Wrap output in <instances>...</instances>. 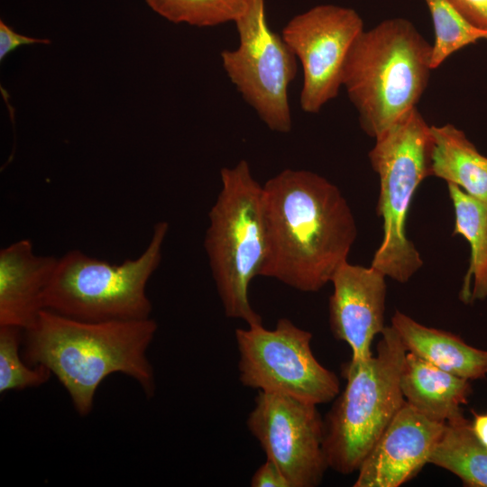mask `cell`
Listing matches in <instances>:
<instances>
[{"label":"cell","instance_id":"1","mask_svg":"<svg viewBox=\"0 0 487 487\" xmlns=\"http://www.w3.org/2000/svg\"><path fill=\"white\" fill-rule=\"evenodd\" d=\"M266 256L260 276L316 292L347 261L357 235L340 189L306 170L285 169L262 185Z\"/></svg>","mask_w":487,"mask_h":487},{"label":"cell","instance_id":"2","mask_svg":"<svg viewBox=\"0 0 487 487\" xmlns=\"http://www.w3.org/2000/svg\"><path fill=\"white\" fill-rule=\"evenodd\" d=\"M152 318L83 321L43 309L23 330L24 361L48 368L69 395L76 411L88 415L102 381L120 372L133 379L147 398L156 385L147 350L157 331Z\"/></svg>","mask_w":487,"mask_h":487},{"label":"cell","instance_id":"3","mask_svg":"<svg viewBox=\"0 0 487 487\" xmlns=\"http://www.w3.org/2000/svg\"><path fill=\"white\" fill-rule=\"evenodd\" d=\"M432 45L408 19L363 31L345 61L342 86L361 129L376 139L414 107L428 84Z\"/></svg>","mask_w":487,"mask_h":487},{"label":"cell","instance_id":"4","mask_svg":"<svg viewBox=\"0 0 487 487\" xmlns=\"http://www.w3.org/2000/svg\"><path fill=\"white\" fill-rule=\"evenodd\" d=\"M407 350L397 331L385 326L376 354L343 367L346 384L324 419L323 451L328 468L357 472L405 402L400 376Z\"/></svg>","mask_w":487,"mask_h":487},{"label":"cell","instance_id":"5","mask_svg":"<svg viewBox=\"0 0 487 487\" xmlns=\"http://www.w3.org/2000/svg\"><path fill=\"white\" fill-rule=\"evenodd\" d=\"M220 179L204 240L211 273L227 317L262 324L249 299L250 284L266 256L262 185L244 160L223 168Z\"/></svg>","mask_w":487,"mask_h":487},{"label":"cell","instance_id":"6","mask_svg":"<svg viewBox=\"0 0 487 487\" xmlns=\"http://www.w3.org/2000/svg\"><path fill=\"white\" fill-rule=\"evenodd\" d=\"M434 138L418 107L375 139L369 160L380 178L377 214L383 238L371 266L386 277L407 282L423 261L406 234L407 215L419 184L432 176Z\"/></svg>","mask_w":487,"mask_h":487},{"label":"cell","instance_id":"7","mask_svg":"<svg viewBox=\"0 0 487 487\" xmlns=\"http://www.w3.org/2000/svg\"><path fill=\"white\" fill-rule=\"evenodd\" d=\"M169 224L154 225L149 244L120 264L71 250L59 262L46 290L44 309L83 321L142 320L151 317L146 286L161 260Z\"/></svg>","mask_w":487,"mask_h":487},{"label":"cell","instance_id":"8","mask_svg":"<svg viewBox=\"0 0 487 487\" xmlns=\"http://www.w3.org/2000/svg\"><path fill=\"white\" fill-rule=\"evenodd\" d=\"M234 335L239 380L244 386L315 405L337 397L339 380L313 354L309 331L283 317L274 329L257 324L237 328Z\"/></svg>","mask_w":487,"mask_h":487},{"label":"cell","instance_id":"9","mask_svg":"<svg viewBox=\"0 0 487 487\" xmlns=\"http://www.w3.org/2000/svg\"><path fill=\"white\" fill-rule=\"evenodd\" d=\"M234 23L239 45L221 52L223 68L267 127L287 133L292 127L288 91L297 75V57L269 27L264 0H253Z\"/></svg>","mask_w":487,"mask_h":487},{"label":"cell","instance_id":"10","mask_svg":"<svg viewBox=\"0 0 487 487\" xmlns=\"http://www.w3.org/2000/svg\"><path fill=\"white\" fill-rule=\"evenodd\" d=\"M363 31V22L353 8L319 5L292 17L281 36L300 60L303 86L301 109L317 114L337 96L345 59Z\"/></svg>","mask_w":487,"mask_h":487},{"label":"cell","instance_id":"11","mask_svg":"<svg viewBox=\"0 0 487 487\" xmlns=\"http://www.w3.org/2000/svg\"><path fill=\"white\" fill-rule=\"evenodd\" d=\"M246 425L290 487H315L321 482L328 466L323 451L324 419L317 405L258 391Z\"/></svg>","mask_w":487,"mask_h":487},{"label":"cell","instance_id":"12","mask_svg":"<svg viewBox=\"0 0 487 487\" xmlns=\"http://www.w3.org/2000/svg\"><path fill=\"white\" fill-rule=\"evenodd\" d=\"M445 423L405 400L359 467L354 487H399L409 481L428 464Z\"/></svg>","mask_w":487,"mask_h":487},{"label":"cell","instance_id":"13","mask_svg":"<svg viewBox=\"0 0 487 487\" xmlns=\"http://www.w3.org/2000/svg\"><path fill=\"white\" fill-rule=\"evenodd\" d=\"M385 275L373 267L345 262L334 273L329 325L334 336L347 344L352 360L372 355V344L385 328Z\"/></svg>","mask_w":487,"mask_h":487},{"label":"cell","instance_id":"14","mask_svg":"<svg viewBox=\"0 0 487 487\" xmlns=\"http://www.w3.org/2000/svg\"><path fill=\"white\" fill-rule=\"evenodd\" d=\"M59 258L38 255L31 241L0 251V325L31 327L44 309L46 290Z\"/></svg>","mask_w":487,"mask_h":487},{"label":"cell","instance_id":"15","mask_svg":"<svg viewBox=\"0 0 487 487\" xmlns=\"http://www.w3.org/2000/svg\"><path fill=\"white\" fill-rule=\"evenodd\" d=\"M407 352L458 377L472 381L487 375V350L467 345L447 331L426 326L396 310L391 325Z\"/></svg>","mask_w":487,"mask_h":487},{"label":"cell","instance_id":"16","mask_svg":"<svg viewBox=\"0 0 487 487\" xmlns=\"http://www.w3.org/2000/svg\"><path fill=\"white\" fill-rule=\"evenodd\" d=\"M405 400L427 418L446 422L464 415L473 389L469 380L407 352L400 376Z\"/></svg>","mask_w":487,"mask_h":487},{"label":"cell","instance_id":"17","mask_svg":"<svg viewBox=\"0 0 487 487\" xmlns=\"http://www.w3.org/2000/svg\"><path fill=\"white\" fill-rule=\"evenodd\" d=\"M432 176L461 188L487 204V157L455 125H431Z\"/></svg>","mask_w":487,"mask_h":487},{"label":"cell","instance_id":"18","mask_svg":"<svg viewBox=\"0 0 487 487\" xmlns=\"http://www.w3.org/2000/svg\"><path fill=\"white\" fill-rule=\"evenodd\" d=\"M447 188L455 217L453 235L464 236L471 249L459 293L460 299L470 304L487 298V204L455 184L447 183Z\"/></svg>","mask_w":487,"mask_h":487},{"label":"cell","instance_id":"19","mask_svg":"<svg viewBox=\"0 0 487 487\" xmlns=\"http://www.w3.org/2000/svg\"><path fill=\"white\" fill-rule=\"evenodd\" d=\"M456 475L465 486L487 487V447L475 436L464 415L445 423L428 459Z\"/></svg>","mask_w":487,"mask_h":487},{"label":"cell","instance_id":"20","mask_svg":"<svg viewBox=\"0 0 487 487\" xmlns=\"http://www.w3.org/2000/svg\"><path fill=\"white\" fill-rule=\"evenodd\" d=\"M433 22L435 41L432 45V69L465 46L480 40L487 41V30L466 20L449 0H425Z\"/></svg>","mask_w":487,"mask_h":487},{"label":"cell","instance_id":"21","mask_svg":"<svg viewBox=\"0 0 487 487\" xmlns=\"http://www.w3.org/2000/svg\"><path fill=\"white\" fill-rule=\"evenodd\" d=\"M158 14L175 23L198 27L235 22L253 0H145Z\"/></svg>","mask_w":487,"mask_h":487},{"label":"cell","instance_id":"22","mask_svg":"<svg viewBox=\"0 0 487 487\" xmlns=\"http://www.w3.org/2000/svg\"><path fill=\"white\" fill-rule=\"evenodd\" d=\"M23 329L0 325V393L23 391L46 383L52 375L43 365L30 368L21 358L19 348Z\"/></svg>","mask_w":487,"mask_h":487},{"label":"cell","instance_id":"23","mask_svg":"<svg viewBox=\"0 0 487 487\" xmlns=\"http://www.w3.org/2000/svg\"><path fill=\"white\" fill-rule=\"evenodd\" d=\"M250 484L252 487H290L280 468L268 458L254 472Z\"/></svg>","mask_w":487,"mask_h":487},{"label":"cell","instance_id":"24","mask_svg":"<svg viewBox=\"0 0 487 487\" xmlns=\"http://www.w3.org/2000/svg\"><path fill=\"white\" fill-rule=\"evenodd\" d=\"M50 41L47 39H36L22 35L14 31L2 20L0 21V60L2 61L10 52L20 46L44 43Z\"/></svg>","mask_w":487,"mask_h":487},{"label":"cell","instance_id":"25","mask_svg":"<svg viewBox=\"0 0 487 487\" xmlns=\"http://www.w3.org/2000/svg\"><path fill=\"white\" fill-rule=\"evenodd\" d=\"M474 26L487 30V0H449Z\"/></svg>","mask_w":487,"mask_h":487},{"label":"cell","instance_id":"26","mask_svg":"<svg viewBox=\"0 0 487 487\" xmlns=\"http://www.w3.org/2000/svg\"><path fill=\"white\" fill-rule=\"evenodd\" d=\"M473 413L472 428L477 439L487 447V413Z\"/></svg>","mask_w":487,"mask_h":487}]
</instances>
